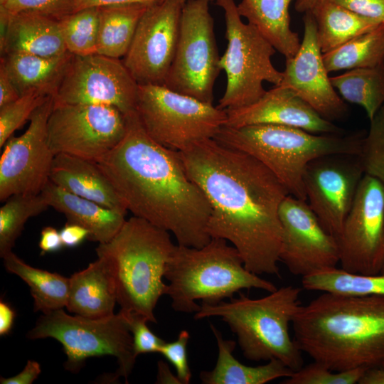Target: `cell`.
I'll return each mask as SVG.
<instances>
[{"label":"cell","instance_id":"1","mask_svg":"<svg viewBox=\"0 0 384 384\" xmlns=\"http://www.w3.org/2000/svg\"><path fill=\"white\" fill-rule=\"evenodd\" d=\"M178 152L209 203L210 238L230 242L251 272L278 275L284 186L256 158L214 138Z\"/></svg>","mask_w":384,"mask_h":384},{"label":"cell","instance_id":"2","mask_svg":"<svg viewBox=\"0 0 384 384\" xmlns=\"http://www.w3.org/2000/svg\"><path fill=\"white\" fill-rule=\"evenodd\" d=\"M125 116L124 137L96 163L134 216L172 233L178 245L202 247L211 240L206 197L179 152L150 137L136 110Z\"/></svg>","mask_w":384,"mask_h":384},{"label":"cell","instance_id":"3","mask_svg":"<svg viewBox=\"0 0 384 384\" xmlns=\"http://www.w3.org/2000/svg\"><path fill=\"white\" fill-rule=\"evenodd\" d=\"M292 325L302 353L333 370L384 367V295L324 292Z\"/></svg>","mask_w":384,"mask_h":384},{"label":"cell","instance_id":"4","mask_svg":"<svg viewBox=\"0 0 384 384\" xmlns=\"http://www.w3.org/2000/svg\"><path fill=\"white\" fill-rule=\"evenodd\" d=\"M175 247L169 232L134 215L112 239L99 244L97 257L105 261L114 281L122 309L157 322L154 310L166 294L163 278Z\"/></svg>","mask_w":384,"mask_h":384},{"label":"cell","instance_id":"5","mask_svg":"<svg viewBox=\"0 0 384 384\" xmlns=\"http://www.w3.org/2000/svg\"><path fill=\"white\" fill-rule=\"evenodd\" d=\"M365 134H315L279 124L224 126L214 139L262 163L289 193L306 201L304 174L313 160L330 154H359Z\"/></svg>","mask_w":384,"mask_h":384},{"label":"cell","instance_id":"6","mask_svg":"<svg viewBox=\"0 0 384 384\" xmlns=\"http://www.w3.org/2000/svg\"><path fill=\"white\" fill-rule=\"evenodd\" d=\"M169 284L166 294L178 312L196 313L201 304L215 305L242 289H277L271 282L249 271L233 245L211 238L202 247L176 245L164 274Z\"/></svg>","mask_w":384,"mask_h":384},{"label":"cell","instance_id":"7","mask_svg":"<svg viewBox=\"0 0 384 384\" xmlns=\"http://www.w3.org/2000/svg\"><path fill=\"white\" fill-rule=\"evenodd\" d=\"M301 289L285 286L265 297L251 299L240 293L215 305L201 304L195 319L219 316L236 335L243 356L252 361L277 359L295 371L303 366L302 351L290 337L300 306Z\"/></svg>","mask_w":384,"mask_h":384},{"label":"cell","instance_id":"8","mask_svg":"<svg viewBox=\"0 0 384 384\" xmlns=\"http://www.w3.org/2000/svg\"><path fill=\"white\" fill-rule=\"evenodd\" d=\"M27 337L57 340L67 357L65 368L73 373L78 372L89 358L112 356L118 364L114 379L124 377L127 383L137 358L122 309L117 314L97 319L72 316L63 309L43 314Z\"/></svg>","mask_w":384,"mask_h":384},{"label":"cell","instance_id":"9","mask_svg":"<svg viewBox=\"0 0 384 384\" xmlns=\"http://www.w3.org/2000/svg\"><path fill=\"white\" fill-rule=\"evenodd\" d=\"M224 13L227 48L220 58L227 84L218 107L235 109L249 105L264 95V82L279 85L283 72L272 62V45L250 23H245L234 0H215Z\"/></svg>","mask_w":384,"mask_h":384},{"label":"cell","instance_id":"10","mask_svg":"<svg viewBox=\"0 0 384 384\" xmlns=\"http://www.w3.org/2000/svg\"><path fill=\"white\" fill-rule=\"evenodd\" d=\"M136 111L150 137L177 151L214 138L227 121L225 110L161 85H139Z\"/></svg>","mask_w":384,"mask_h":384},{"label":"cell","instance_id":"11","mask_svg":"<svg viewBox=\"0 0 384 384\" xmlns=\"http://www.w3.org/2000/svg\"><path fill=\"white\" fill-rule=\"evenodd\" d=\"M210 1L185 2L175 56L164 85L213 103V87L221 69Z\"/></svg>","mask_w":384,"mask_h":384},{"label":"cell","instance_id":"12","mask_svg":"<svg viewBox=\"0 0 384 384\" xmlns=\"http://www.w3.org/2000/svg\"><path fill=\"white\" fill-rule=\"evenodd\" d=\"M126 116L106 105L55 103L49 116L48 140L53 154L97 161L122 139Z\"/></svg>","mask_w":384,"mask_h":384},{"label":"cell","instance_id":"13","mask_svg":"<svg viewBox=\"0 0 384 384\" xmlns=\"http://www.w3.org/2000/svg\"><path fill=\"white\" fill-rule=\"evenodd\" d=\"M138 90L122 60L97 53L73 55L54 102L110 105L127 115L136 110Z\"/></svg>","mask_w":384,"mask_h":384},{"label":"cell","instance_id":"14","mask_svg":"<svg viewBox=\"0 0 384 384\" xmlns=\"http://www.w3.org/2000/svg\"><path fill=\"white\" fill-rule=\"evenodd\" d=\"M341 268L356 273H380L384 240V186L364 174L337 238Z\"/></svg>","mask_w":384,"mask_h":384},{"label":"cell","instance_id":"15","mask_svg":"<svg viewBox=\"0 0 384 384\" xmlns=\"http://www.w3.org/2000/svg\"><path fill=\"white\" fill-rule=\"evenodd\" d=\"M54 105L49 97L32 114L26 131L11 137L0 157V201L18 193H40L50 181L55 154L48 140L47 124Z\"/></svg>","mask_w":384,"mask_h":384},{"label":"cell","instance_id":"16","mask_svg":"<svg viewBox=\"0 0 384 384\" xmlns=\"http://www.w3.org/2000/svg\"><path fill=\"white\" fill-rule=\"evenodd\" d=\"M184 2L161 0L140 18L123 63L139 85H164L174 60Z\"/></svg>","mask_w":384,"mask_h":384},{"label":"cell","instance_id":"17","mask_svg":"<svg viewBox=\"0 0 384 384\" xmlns=\"http://www.w3.org/2000/svg\"><path fill=\"white\" fill-rule=\"evenodd\" d=\"M364 174L358 156L353 154L323 156L305 169L306 202L325 230L336 238Z\"/></svg>","mask_w":384,"mask_h":384},{"label":"cell","instance_id":"18","mask_svg":"<svg viewBox=\"0 0 384 384\" xmlns=\"http://www.w3.org/2000/svg\"><path fill=\"white\" fill-rule=\"evenodd\" d=\"M279 215V260L292 274L302 277L336 266L340 260L337 238L325 230L306 201L289 194L281 203Z\"/></svg>","mask_w":384,"mask_h":384},{"label":"cell","instance_id":"19","mask_svg":"<svg viewBox=\"0 0 384 384\" xmlns=\"http://www.w3.org/2000/svg\"><path fill=\"white\" fill-rule=\"evenodd\" d=\"M303 22L300 47L294 56L286 58L279 85L292 90L322 117L333 122L345 117L348 107L329 76L311 12L304 13Z\"/></svg>","mask_w":384,"mask_h":384},{"label":"cell","instance_id":"20","mask_svg":"<svg viewBox=\"0 0 384 384\" xmlns=\"http://www.w3.org/2000/svg\"><path fill=\"white\" fill-rule=\"evenodd\" d=\"M225 126L279 124L298 127L315 134H343L332 122L322 117L289 88L277 85L255 102L225 110Z\"/></svg>","mask_w":384,"mask_h":384},{"label":"cell","instance_id":"21","mask_svg":"<svg viewBox=\"0 0 384 384\" xmlns=\"http://www.w3.org/2000/svg\"><path fill=\"white\" fill-rule=\"evenodd\" d=\"M1 55L28 53L44 57L68 52L59 21L33 12L0 16Z\"/></svg>","mask_w":384,"mask_h":384},{"label":"cell","instance_id":"22","mask_svg":"<svg viewBox=\"0 0 384 384\" xmlns=\"http://www.w3.org/2000/svg\"><path fill=\"white\" fill-rule=\"evenodd\" d=\"M50 181L74 195L125 214L127 212L112 184L95 161L67 154H55Z\"/></svg>","mask_w":384,"mask_h":384},{"label":"cell","instance_id":"23","mask_svg":"<svg viewBox=\"0 0 384 384\" xmlns=\"http://www.w3.org/2000/svg\"><path fill=\"white\" fill-rule=\"evenodd\" d=\"M41 193L50 207L63 213L68 222L85 228L88 240L105 243L112 239L126 221L125 213L74 195L50 181Z\"/></svg>","mask_w":384,"mask_h":384},{"label":"cell","instance_id":"24","mask_svg":"<svg viewBox=\"0 0 384 384\" xmlns=\"http://www.w3.org/2000/svg\"><path fill=\"white\" fill-rule=\"evenodd\" d=\"M116 303L115 283L102 258L70 277L65 306L70 313L93 319L109 316L114 314Z\"/></svg>","mask_w":384,"mask_h":384},{"label":"cell","instance_id":"25","mask_svg":"<svg viewBox=\"0 0 384 384\" xmlns=\"http://www.w3.org/2000/svg\"><path fill=\"white\" fill-rule=\"evenodd\" d=\"M1 56V63L21 95L37 92L54 97L73 55L68 51L53 57L28 53H10Z\"/></svg>","mask_w":384,"mask_h":384},{"label":"cell","instance_id":"26","mask_svg":"<svg viewBox=\"0 0 384 384\" xmlns=\"http://www.w3.org/2000/svg\"><path fill=\"white\" fill-rule=\"evenodd\" d=\"M217 341L218 355L215 368L200 373L203 384H264L280 378H288L293 370L277 359L268 361L266 364L249 366L240 363L233 356L236 343L224 339L221 332L210 325Z\"/></svg>","mask_w":384,"mask_h":384},{"label":"cell","instance_id":"27","mask_svg":"<svg viewBox=\"0 0 384 384\" xmlns=\"http://www.w3.org/2000/svg\"><path fill=\"white\" fill-rule=\"evenodd\" d=\"M292 0H241L237 9L285 58L300 47L298 33L290 27L289 5Z\"/></svg>","mask_w":384,"mask_h":384},{"label":"cell","instance_id":"28","mask_svg":"<svg viewBox=\"0 0 384 384\" xmlns=\"http://www.w3.org/2000/svg\"><path fill=\"white\" fill-rule=\"evenodd\" d=\"M310 12L316 21L317 40L322 53L336 48L381 23L331 0H325Z\"/></svg>","mask_w":384,"mask_h":384},{"label":"cell","instance_id":"29","mask_svg":"<svg viewBox=\"0 0 384 384\" xmlns=\"http://www.w3.org/2000/svg\"><path fill=\"white\" fill-rule=\"evenodd\" d=\"M150 5L133 4L98 7L97 53L114 58H124L132 43L139 21Z\"/></svg>","mask_w":384,"mask_h":384},{"label":"cell","instance_id":"30","mask_svg":"<svg viewBox=\"0 0 384 384\" xmlns=\"http://www.w3.org/2000/svg\"><path fill=\"white\" fill-rule=\"evenodd\" d=\"M2 258L6 270L19 277L30 287L35 311L48 314L66 306L70 278L33 267L19 258L13 251Z\"/></svg>","mask_w":384,"mask_h":384},{"label":"cell","instance_id":"31","mask_svg":"<svg viewBox=\"0 0 384 384\" xmlns=\"http://www.w3.org/2000/svg\"><path fill=\"white\" fill-rule=\"evenodd\" d=\"M331 81L343 100L362 107L370 120L384 104V60L373 67L346 70Z\"/></svg>","mask_w":384,"mask_h":384},{"label":"cell","instance_id":"32","mask_svg":"<svg viewBox=\"0 0 384 384\" xmlns=\"http://www.w3.org/2000/svg\"><path fill=\"white\" fill-rule=\"evenodd\" d=\"M302 284L306 290L346 296L384 295V273L351 272L335 266L302 277Z\"/></svg>","mask_w":384,"mask_h":384},{"label":"cell","instance_id":"33","mask_svg":"<svg viewBox=\"0 0 384 384\" xmlns=\"http://www.w3.org/2000/svg\"><path fill=\"white\" fill-rule=\"evenodd\" d=\"M323 60L329 73L376 65L384 60V23L323 53Z\"/></svg>","mask_w":384,"mask_h":384},{"label":"cell","instance_id":"34","mask_svg":"<svg viewBox=\"0 0 384 384\" xmlns=\"http://www.w3.org/2000/svg\"><path fill=\"white\" fill-rule=\"evenodd\" d=\"M49 206L45 196L18 193L11 196L0 208V256L12 251L26 221Z\"/></svg>","mask_w":384,"mask_h":384},{"label":"cell","instance_id":"35","mask_svg":"<svg viewBox=\"0 0 384 384\" xmlns=\"http://www.w3.org/2000/svg\"><path fill=\"white\" fill-rule=\"evenodd\" d=\"M99 8L79 10L59 20L62 37L68 52L74 55L97 53Z\"/></svg>","mask_w":384,"mask_h":384},{"label":"cell","instance_id":"36","mask_svg":"<svg viewBox=\"0 0 384 384\" xmlns=\"http://www.w3.org/2000/svg\"><path fill=\"white\" fill-rule=\"evenodd\" d=\"M370 122L358 157L364 174L375 178L384 186V104Z\"/></svg>","mask_w":384,"mask_h":384},{"label":"cell","instance_id":"37","mask_svg":"<svg viewBox=\"0 0 384 384\" xmlns=\"http://www.w3.org/2000/svg\"><path fill=\"white\" fill-rule=\"evenodd\" d=\"M49 97L31 92L0 107V147L4 146L13 133L30 119L33 112Z\"/></svg>","mask_w":384,"mask_h":384},{"label":"cell","instance_id":"38","mask_svg":"<svg viewBox=\"0 0 384 384\" xmlns=\"http://www.w3.org/2000/svg\"><path fill=\"white\" fill-rule=\"evenodd\" d=\"M366 369L335 371L317 361L302 366L286 378L284 384H356Z\"/></svg>","mask_w":384,"mask_h":384},{"label":"cell","instance_id":"39","mask_svg":"<svg viewBox=\"0 0 384 384\" xmlns=\"http://www.w3.org/2000/svg\"><path fill=\"white\" fill-rule=\"evenodd\" d=\"M76 0H10L0 5V16L33 12L57 20L75 11Z\"/></svg>","mask_w":384,"mask_h":384},{"label":"cell","instance_id":"40","mask_svg":"<svg viewBox=\"0 0 384 384\" xmlns=\"http://www.w3.org/2000/svg\"><path fill=\"white\" fill-rule=\"evenodd\" d=\"M122 310L127 316L136 356L140 354L159 353L160 348L166 341L150 330L146 324L149 321L147 318L136 312Z\"/></svg>","mask_w":384,"mask_h":384},{"label":"cell","instance_id":"41","mask_svg":"<svg viewBox=\"0 0 384 384\" xmlns=\"http://www.w3.org/2000/svg\"><path fill=\"white\" fill-rule=\"evenodd\" d=\"M189 338V333L183 330L179 333L176 340L165 342L159 352L174 366L181 384H188L191 378L187 357V344Z\"/></svg>","mask_w":384,"mask_h":384},{"label":"cell","instance_id":"42","mask_svg":"<svg viewBox=\"0 0 384 384\" xmlns=\"http://www.w3.org/2000/svg\"><path fill=\"white\" fill-rule=\"evenodd\" d=\"M358 14L384 23V0H331Z\"/></svg>","mask_w":384,"mask_h":384},{"label":"cell","instance_id":"43","mask_svg":"<svg viewBox=\"0 0 384 384\" xmlns=\"http://www.w3.org/2000/svg\"><path fill=\"white\" fill-rule=\"evenodd\" d=\"M41 373L40 364L28 360L21 372L9 378H0L1 384H32Z\"/></svg>","mask_w":384,"mask_h":384},{"label":"cell","instance_id":"44","mask_svg":"<svg viewBox=\"0 0 384 384\" xmlns=\"http://www.w3.org/2000/svg\"><path fill=\"white\" fill-rule=\"evenodd\" d=\"M63 245L74 247L81 244L89 236L88 231L83 227L68 222L60 231Z\"/></svg>","mask_w":384,"mask_h":384},{"label":"cell","instance_id":"45","mask_svg":"<svg viewBox=\"0 0 384 384\" xmlns=\"http://www.w3.org/2000/svg\"><path fill=\"white\" fill-rule=\"evenodd\" d=\"M18 90L2 63H0V107L20 97Z\"/></svg>","mask_w":384,"mask_h":384},{"label":"cell","instance_id":"46","mask_svg":"<svg viewBox=\"0 0 384 384\" xmlns=\"http://www.w3.org/2000/svg\"><path fill=\"white\" fill-rule=\"evenodd\" d=\"M38 245L41 255L57 252L64 247L60 232L51 226L42 229Z\"/></svg>","mask_w":384,"mask_h":384},{"label":"cell","instance_id":"47","mask_svg":"<svg viewBox=\"0 0 384 384\" xmlns=\"http://www.w3.org/2000/svg\"><path fill=\"white\" fill-rule=\"evenodd\" d=\"M160 1L161 0H76L75 11L90 7H102L133 4H152Z\"/></svg>","mask_w":384,"mask_h":384},{"label":"cell","instance_id":"48","mask_svg":"<svg viewBox=\"0 0 384 384\" xmlns=\"http://www.w3.org/2000/svg\"><path fill=\"white\" fill-rule=\"evenodd\" d=\"M15 319V311L11 306L2 299L0 302V335L10 333Z\"/></svg>","mask_w":384,"mask_h":384},{"label":"cell","instance_id":"49","mask_svg":"<svg viewBox=\"0 0 384 384\" xmlns=\"http://www.w3.org/2000/svg\"><path fill=\"white\" fill-rule=\"evenodd\" d=\"M156 383L181 384L177 375L170 370L166 363L159 361L157 363V375Z\"/></svg>","mask_w":384,"mask_h":384},{"label":"cell","instance_id":"50","mask_svg":"<svg viewBox=\"0 0 384 384\" xmlns=\"http://www.w3.org/2000/svg\"><path fill=\"white\" fill-rule=\"evenodd\" d=\"M359 384H384V367L366 369Z\"/></svg>","mask_w":384,"mask_h":384},{"label":"cell","instance_id":"51","mask_svg":"<svg viewBox=\"0 0 384 384\" xmlns=\"http://www.w3.org/2000/svg\"><path fill=\"white\" fill-rule=\"evenodd\" d=\"M324 1L325 0H297L294 8L297 11L304 14L307 11H312Z\"/></svg>","mask_w":384,"mask_h":384},{"label":"cell","instance_id":"52","mask_svg":"<svg viewBox=\"0 0 384 384\" xmlns=\"http://www.w3.org/2000/svg\"><path fill=\"white\" fill-rule=\"evenodd\" d=\"M380 273H384V240H383V250H382V267H381Z\"/></svg>","mask_w":384,"mask_h":384},{"label":"cell","instance_id":"53","mask_svg":"<svg viewBox=\"0 0 384 384\" xmlns=\"http://www.w3.org/2000/svg\"><path fill=\"white\" fill-rule=\"evenodd\" d=\"M10 0H0V5H3Z\"/></svg>","mask_w":384,"mask_h":384},{"label":"cell","instance_id":"54","mask_svg":"<svg viewBox=\"0 0 384 384\" xmlns=\"http://www.w3.org/2000/svg\"><path fill=\"white\" fill-rule=\"evenodd\" d=\"M181 1H182L183 2L185 3V2H186V1H188V0H181Z\"/></svg>","mask_w":384,"mask_h":384}]
</instances>
